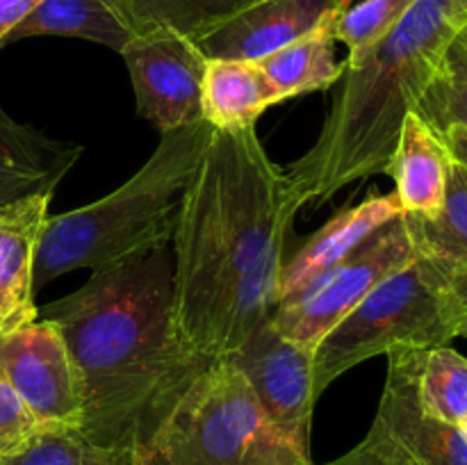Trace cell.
<instances>
[{
  "label": "cell",
  "instance_id": "cell-1",
  "mask_svg": "<svg viewBox=\"0 0 467 465\" xmlns=\"http://www.w3.org/2000/svg\"><path fill=\"white\" fill-rule=\"evenodd\" d=\"M299 208L255 128L213 130L171 251L173 315L199 358H223L272 317Z\"/></svg>",
  "mask_w": 467,
  "mask_h": 465
},
{
  "label": "cell",
  "instance_id": "cell-2",
  "mask_svg": "<svg viewBox=\"0 0 467 465\" xmlns=\"http://www.w3.org/2000/svg\"><path fill=\"white\" fill-rule=\"evenodd\" d=\"M39 315L62 331L78 367L80 433L130 463L208 365L178 331L167 246L96 269Z\"/></svg>",
  "mask_w": 467,
  "mask_h": 465
},
{
  "label": "cell",
  "instance_id": "cell-3",
  "mask_svg": "<svg viewBox=\"0 0 467 465\" xmlns=\"http://www.w3.org/2000/svg\"><path fill=\"white\" fill-rule=\"evenodd\" d=\"M465 26L467 0H415L377 44L345 59L317 141L285 169L301 208L386 173L406 114L442 71Z\"/></svg>",
  "mask_w": 467,
  "mask_h": 465
},
{
  "label": "cell",
  "instance_id": "cell-4",
  "mask_svg": "<svg viewBox=\"0 0 467 465\" xmlns=\"http://www.w3.org/2000/svg\"><path fill=\"white\" fill-rule=\"evenodd\" d=\"M210 137L213 126L205 121L162 132L153 155L119 190L46 219L35 263V292L64 274L96 272L167 246Z\"/></svg>",
  "mask_w": 467,
  "mask_h": 465
},
{
  "label": "cell",
  "instance_id": "cell-5",
  "mask_svg": "<svg viewBox=\"0 0 467 465\" xmlns=\"http://www.w3.org/2000/svg\"><path fill=\"white\" fill-rule=\"evenodd\" d=\"M132 465H313L228 358L205 365Z\"/></svg>",
  "mask_w": 467,
  "mask_h": 465
},
{
  "label": "cell",
  "instance_id": "cell-6",
  "mask_svg": "<svg viewBox=\"0 0 467 465\" xmlns=\"http://www.w3.org/2000/svg\"><path fill=\"white\" fill-rule=\"evenodd\" d=\"M459 337L450 269L418 255L374 287L313 351L315 397L356 365L392 349H433Z\"/></svg>",
  "mask_w": 467,
  "mask_h": 465
},
{
  "label": "cell",
  "instance_id": "cell-7",
  "mask_svg": "<svg viewBox=\"0 0 467 465\" xmlns=\"http://www.w3.org/2000/svg\"><path fill=\"white\" fill-rule=\"evenodd\" d=\"M404 214L374 231L354 253L315 283L299 301L272 313L278 331L304 349L315 351L369 292L418 258Z\"/></svg>",
  "mask_w": 467,
  "mask_h": 465
},
{
  "label": "cell",
  "instance_id": "cell-8",
  "mask_svg": "<svg viewBox=\"0 0 467 465\" xmlns=\"http://www.w3.org/2000/svg\"><path fill=\"white\" fill-rule=\"evenodd\" d=\"M121 57L130 71L137 112L160 135L203 121L201 89L208 59L194 41L158 27L132 36Z\"/></svg>",
  "mask_w": 467,
  "mask_h": 465
},
{
  "label": "cell",
  "instance_id": "cell-9",
  "mask_svg": "<svg viewBox=\"0 0 467 465\" xmlns=\"http://www.w3.org/2000/svg\"><path fill=\"white\" fill-rule=\"evenodd\" d=\"M0 367L41 429L82 427V386L62 331L36 317L0 333Z\"/></svg>",
  "mask_w": 467,
  "mask_h": 465
},
{
  "label": "cell",
  "instance_id": "cell-10",
  "mask_svg": "<svg viewBox=\"0 0 467 465\" xmlns=\"http://www.w3.org/2000/svg\"><path fill=\"white\" fill-rule=\"evenodd\" d=\"M223 358L240 369L269 422L296 450L310 456V422L317 401L313 351L283 336L269 317Z\"/></svg>",
  "mask_w": 467,
  "mask_h": 465
},
{
  "label": "cell",
  "instance_id": "cell-11",
  "mask_svg": "<svg viewBox=\"0 0 467 465\" xmlns=\"http://www.w3.org/2000/svg\"><path fill=\"white\" fill-rule=\"evenodd\" d=\"M424 349L388 351V374L372 431L409 465H467V436L422 408L418 397Z\"/></svg>",
  "mask_w": 467,
  "mask_h": 465
},
{
  "label": "cell",
  "instance_id": "cell-12",
  "mask_svg": "<svg viewBox=\"0 0 467 465\" xmlns=\"http://www.w3.org/2000/svg\"><path fill=\"white\" fill-rule=\"evenodd\" d=\"M349 7L347 0H260L196 41L205 59L258 62Z\"/></svg>",
  "mask_w": 467,
  "mask_h": 465
},
{
  "label": "cell",
  "instance_id": "cell-13",
  "mask_svg": "<svg viewBox=\"0 0 467 465\" xmlns=\"http://www.w3.org/2000/svg\"><path fill=\"white\" fill-rule=\"evenodd\" d=\"M401 205L395 191L383 196H369L363 203L337 212L327 226L319 228L290 263L283 264L278 283L276 308L299 301L310 287L322 281L333 267L349 258L374 231L400 217Z\"/></svg>",
  "mask_w": 467,
  "mask_h": 465
},
{
  "label": "cell",
  "instance_id": "cell-14",
  "mask_svg": "<svg viewBox=\"0 0 467 465\" xmlns=\"http://www.w3.org/2000/svg\"><path fill=\"white\" fill-rule=\"evenodd\" d=\"M50 196L32 194L0 208V333L39 317L35 304V263Z\"/></svg>",
  "mask_w": 467,
  "mask_h": 465
},
{
  "label": "cell",
  "instance_id": "cell-15",
  "mask_svg": "<svg viewBox=\"0 0 467 465\" xmlns=\"http://www.w3.org/2000/svg\"><path fill=\"white\" fill-rule=\"evenodd\" d=\"M454 158L445 140L420 114L409 112L386 173L395 181V196L409 217L431 219L445 203Z\"/></svg>",
  "mask_w": 467,
  "mask_h": 465
},
{
  "label": "cell",
  "instance_id": "cell-16",
  "mask_svg": "<svg viewBox=\"0 0 467 465\" xmlns=\"http://www.w3.org/2000/svg\"><path fill=\"white\" fill-rule=\"evenodd\" d=\"M80 155L82 146L14 121L0 108V208L32 194H53Z\"/></svg>",
  "mask_w": 467,
  "mask_h": 465
},
{
  "label": "cell",
  "instance_id": "cell-17",
  "mask_svg": "<svg viewBox=\"0 0 467 465\" xmlns=\"http://www.w3.org/2000/svg\"><path fill=\"white\" fill-rule=\"evenodd\" d=\"M258 62L246 59H208L201 89L203 121L213 130H244L255 128L265 109L283 103Z\"/></svg>",
  "mask_w": 467,
  "mask_h": 465
},
{
  "label": "cell",
  "instance_id": "cell-18",
  "mask_svg": "<svg viewBox=\"0 0 467 465\" xmlns=\"http://www.w3.org/2000/svg\"><path fill=\"white\" fill-rule=\"evenodd\" d=\"M78 36L108 48H126L137 35L114 0H41L0 44L27 36Z\"/></svg>",
  "mask_w": 467,
  "mask_h": 465
},
{
  "label": "cell",
  "instance_id": "cell-19",
  "mask_svg": "<svg viewBox=\"0 0 467 465\" xmlns=\"http://www.w3.org/2000/svg\"><path fill=\"white\" fill-rule=\"evenodd\" d=\"M336 18L322 23L292 44L274 50L267 57L258 59L260 68L267 73L285 100L331 89L340 80L345 62L336 59Z\"/></svg>",
  "mask_w": 467,
  "mask_h": 465
},
{
  "label": "cell",
  "instance_id": "cell-20",
  "mask_svg": "<svg viewBox=\"0 0 467 465\" xmlns=\"http://www.w3.org/2000/svg\"><path fill=\"white\" fill-rule=\"evenodd\" d=\"M132 30H171L196 44L260 0H114Z\"/></svg>",
  "mask_w": 467,
  "mask_h": 465
},
{
  "label": "cell",
  "instance_id": "cell-21",
  "mask_svg": "<svg viewBox=\"0 0 467 465\" xmlns=\"http://www.w3.org/2000/svg\"><path fill=\"white\" fill-rule=\"evenodd\" d=\"M404 217L420 255L447 269L467 267V167L451 162L445 203L436 217Z\"/></svg>",
  "mask_w": 467,
  "mask_h": 465
},
{
  "label": "cell",
  "instance_id": "cell-22",
  "mask_svg": "<svg viewBox=\"0 0 467 465\" xmlns=\"http://www.w3.org/2000/svg\"><path fill=\"white\" fill-rule=\"evenodd\" d=\"M418 397L433 418L461 427L467 422V358L450 345L424 349L420 358Z\"/></svg>",
  "mask_w": 467,
  "mask_h": 465
},
{
  "label": "cell",
  "instance_id": "cell-23",
  "mask_svg": "<svg viewBox=\"0 0 467 465\" xmlns=\"http://www.w3.org/2000/svg\"><path fill=\"white\" fill-rule=\"evenodd\" d=\"M0 465H130V460L91 445L73 429H41L18 454Z\"/></svg>",
  "mask_w": 467,
  "mask_h": 465
},
{
  "label": "cell",
  "instance_id": "cell-24",
  "mask_svg": "<svg viewBox=\"0 0 467 465\" xmlns=\"http://www.w3.org/2000/svg\"><path fill=\"white\" fill-rule=\"evenodd\" d=\"M413 3L415 0H360L358 5H349L336 18V39L349 48V57H358L377 44Z\"/></svg>",
  "mask_w": 467,
  "mask_h": 465
},
{
  "label": "cell",
  "instance_id": "cell-25",
  "mask_svg": "<svg viewBox=\"0 0 467 465\" xmlns=\"http://www.w3.org/2000/svg\"><path fill=\"white\" fill-rule=\"evenodd\" d=\"M438 135H445L451 126L467 130V80L456 78L442 67L431 85L422 94L413 109Z\"/></svg>",
  "mask_w": 467,
  "mask_h": 465
},
{
  "label": "cell",
  "instance_id": "cell-26",
  "mask_svg": "<svg viewBox=\"0 0 467 465\" xmlns=\"http://www.w3.org/2000/svg\"><path fill=\"white\" fill-rule=\"evenodd\" d=\"M41 427L0 367V460L18 454Z\"/></svg>",
  "mask_w": 467,
  "mask_h": 465
},
{
  "label": "cell",
  "instance_id": "cell-27",
  "mask_svg": "<svg viewBox=\"0 0 467 465\" xmlns=\"http://www.w3.org/2000/svg\"><path fill=\"white\" fill-rule=\"evenodd\" d=\"M327 465H409L381 436L369 429L368 438L354 450L347 451L345 456L336 459Z\"/></svg>",
  "mask_w": 467,
  "mask_h": 465
},
{
  "label": "cell",
  "instance_id": "cell-28",
  "mask_svg": "<svg viewBox=\"0 0 467 465\" xmlns=\"http://www.w3.org/2000/svg\"><path fill=\"white\" fill-rule=\"evenodd\" d=\"M41 0H0V44Z\"/></svg>",
  "mask_w": 467,
  "mask_h": 465
},
{
  "label": "cell",
  "instance_id": "cell-29",
  "mask_svg": "<svg viewBox=\"0 0 467 465\" xmlns=\"http://www.w3.org/2000/svg\"><path fill=\"white\" fill-rule=\"evenodd\" d=\"M445 68L451 76L467 80V26L456 35V39L451 41L445 57Z\"/></svg>",
  "mask_w": 467,
  "mask_h": 465
},
{
  "label": "cell",
  "instance_id": "cell-30",
  "mask_svg": "<svg viewBox=\"0 0 467 465\" xmlns=\"http://www.w3.org/2000/svg\"><path fill=\"white\" fill-rule=\"evenodd\" d=\"M450 283L459 301V336L467 337V267L450 269Z\"/></svg>",
  "mask_w": 467,
  "mask_h": 465
},
{
  "label": "cell",
  "instance_id": "cell-31",
  "mask_svg": "<svg viewBox=\"0 0 467 465\" xmlns=\"http://www.w3.org/2000/svg\"><path fill=\"white\" fill-rule=\"evenodd\" d=\"M442 140H445L451 158H454L456 162L463 164V167H467V130L465 128L451 126L450 130H445Z\"/></svg>",
  "mask_w": 467,
  "mask_h": 465
},
{
  "label": "cell",
  "instance_id": "cell-32",
  "mask_svg": "<svg viewBox=\"0 0 467 465\" xmlns=\"http://www.w3.org/2000/svg\"><path fill=\"white\" fill-rule=\"evenodd\" d=\"M347 3H349V5H354V0H347Z\"/></svg>",
  "mask_w": 467,
  "mask_h": 465
},
{
  "label": "cell",
  "instance_id": "cell-33",
  "mask_svg": "<svg viewBox=\"0 0 467 465\" xmlns=\"http://www.w3.org/2000/svg\"><path fill=\"white\" fill-rule=\"evenodd\" d=\"M130 465H132V463H130Z\"/></svg>",
  "mask_w": 467,
  "mask_h": 465
}]
</instances>
